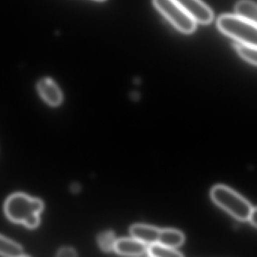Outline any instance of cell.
I'll return each instance as SVG.
<instances>
[{"instance_id":"1","label":"cell","mask_w":257,"mask_h":257,"mask_svg":"<svg viewBox=\"0 0 257 257\" xmlns=\"http://www.w3.org/2000/svg\"><path fill=\"white\" fill-rule=\"evenodd\" d=\"M6 215L12 222L23 224L28 228H37L40 222V213L44 210L42 200L24 193L9 197L4 206Z\"/></svg>"},{"instance_id":"2","label":"cell","mask_w":257,"mask_h":257,"mask_svg":"<svg viewBox=\"0 0 257 257\" xmlns=\"http://www.w3.org/2000/svg\"><path fill=\"white\" fill-rule=\"evenodd\" d=\"M130 232L132 237L144 242L147 245L161 244L171 248H177L181 246L185 240L183 233L178 230L172 228L160 229L144 224L132 225Z\"/></svg>"},{"instance_id":"3","label":"cell","mask_w":257,"mask_h":257,"mask_svg":"<svg viewBox=\"0 0 257 257\" xmlns=\"http://www.w3.org/2000/svg\"><path fill=\"white\" fill-rule=\"evenodd\" d=\"M215 204L240 221H247L252 206L237 192L223 185L215 186L210 192Z\"/></svg>"},{"instance_id":"4","label":"cell","mask_w":257,"mask_h":257,"mask_svg":"<svg viewBox=\"0 0 257 257\" xmlns=\"http://www.w3.org/2000/svg\"><path fill=\"white\" fill-rule=\"evenodd\" d=\"M217 27L221 32L237 40V43L256 47V24L240 19L237 16L224 15L218 19Z\"/></svg>"},{"instance_id":"5","label":"cell","mask_w":257,"mask_h":257,"mask_svg":"<svg viewBox=\"0 0 257 257\" xmlns=\"http://www.w3.org/2000/svg\"><path fill=\"white\" fill-rule=\"evenodd\" d=\"M153 4L182 33L190 34L195 31L196 23L174 0H153Z\"/></svg>"},{"instance_id":"6","label":"cell","mask_w":257,"mask_h":257,"mask_svg":"<svg viewBox=\"0 0 257 257\" xmlns=\"http://www.w3.org/2000/svg\"><path fill=\"white\" fill-rule=\"evenodd\" d=\"M195 23L208 25L213 19L212 10L201 0H174Z\"/></svg>"},{"instance_id":"7","label":"cell","mask_w":257,"mask_h":257,"mask_svg":"<svg viewBox=\"0 0 257 257\" xmlns=\"http://www.w3.org/2000/svg\"><path fill=\"white\" fill-rule=\"evenodd\" d=\"M39 93L43 100L52 106H59L63 100V94L59 87L53 80L45 78L39 82L37 85Z\"/></svg>"},{"instance_id":"8","label":"cell","mask_w":257,"mask_h":257,"mask_svg":"<svg viewBox=\"0 0 257 257\" xmlns=\"http://www.w3.org/2000/svg\"><path fill=\"white\" fill-rule=\"evenodd\" d=\"M147 246L144 242L132 237L116 240L114 250L120 255H140L147 252Z\"/></svg>"},{"instance_id":"9","label":"cell","mask_w":257,"mask_h":257,"mask_svg":"<svg viewBox=\"0 0 257 257\" xmlns=\"http://www.w3.org/2000/svg\"><path fill=\"white\" fill-rule=\"evenodd\" d=\"M235 13L237 17L248 22L256 24L257 7L250 0H240L236 4Z\"/></svg>"},{"instance_id":"10","label":"cell","mask_w":257,"mask_h":257,"mask_svg":"<svg viewBox=\"0 0 257 257\" xmlns=\"http://www.w3.org/2000/svg\"><path fill=\"white\" fill-rule=\"evenodd\" d=\"M0 255L5 256L25 255L24 249L17 242L0 234Z\"/></svg>"},{"instance_id":"11","label":"cell","mask_w":257,"mask_h":257,"mask_svg":"<svg viewBox=\"0 0 257 257\" xmlns=\"http://www.w3.org/2000/svg\"><path fill=\"white\" fill-rule=\"evenodd\" d=\"M147 253L151 256H182L183 254L175 248L161 244H151L147 246Z\"/></svg>"},{"instance_id":"12","label":"cell","mask_w":257,"mask_h":257,"mask_svg":"<svg viewBox=\"0 0 257 257\" xmlns=\"http://www.w3.org/2000/svg\"><path fill=\"white\" fill-rule=\"evenodd\" d=\"M234 48H235V50L237 51L238 55L243 59L246 60L247 62L250 63L253 65H256V47L237 43L234 44Z\"/></svg>"},{"instance_id":"13","label":"cell","mask_w":257,"mask_h":257,"mask_svg":"<svg viewBox=\"0 0 257 257\" xmlns=\"http://www.w3.org/2000/svg\"><path fill=\"white\" fill-rule=\"evenodd\" d=\"M99 246L105 252H111L114 250V246H115V234L112 231H105L101 233L98 236Z\"/></svg>"},{"instance_id":"14","label":"cell","mask_w":257,"mask_h":257,"mask_svg":"<svg viewBox=\"0 0 257 257\" xmlns=\"http://www.w3.org/2000/svg\"><path fill=\"white\" fill-rule=\"evenodd\" d=\"M57 255H58V256L74 257L77 255V252H76V251L75 250L73 247H70V246H64V247L61 248V249L58 251Z\"/></svg>"},{"instance_id":"15","label":"cell","mask_w":257,"mask_h":257,"mask_svg":"<svg viewBox=\"0 0 257 257\" xmlns=\"http://www.w3.org/2000/svg\"><path fill=\"white\" fill-rule=\"evenodd\" d=\"M247 221H249L254 227L256 226V208L252 207L250 213L248 216Z\"/></svg>"},{"instance_id":"16","label":"cell","mask_w":257,"mask_h":257,"mask_svg":"<svg viewBox=\"0 0 257 257\" xmlns=\"http://www.w3.org/2000/svg\"><path fill=\"white\" fill-rule=\"evenodd\" d=\"M70 189H71L72 192L76 193V192L80 191V186H79V184H78V183H73L71 186H70Z\"/></svg>"},{"instance_id":"17","label":"cell","mask_w":257,"mask_h":257,"mask_svg":"<svg viewBox=\"0 0 257 257\" xmlns=\"http://www.w3.org/2000/svg\"><path fill=\"white\" fill-rule=\"evenodd\" d=\"M97 1H104V0H97Z\"/></svg>"}]
</instances>
